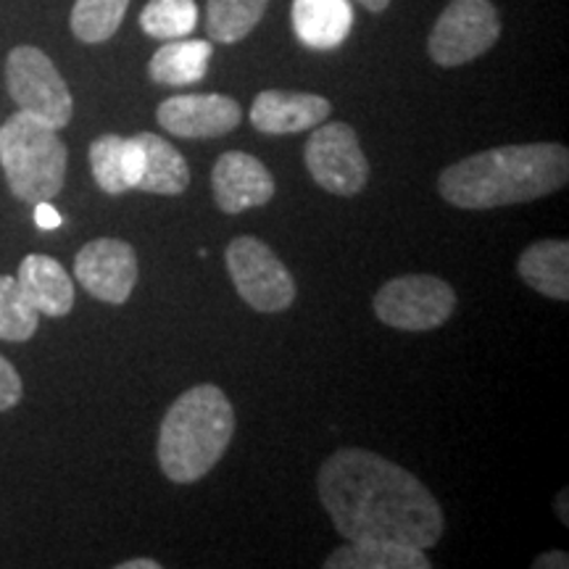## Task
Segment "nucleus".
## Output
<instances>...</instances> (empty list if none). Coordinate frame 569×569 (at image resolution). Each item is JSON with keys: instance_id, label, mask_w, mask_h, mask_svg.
Wrapping results in <instances>:
<instances>
[{"instance_id": "nucleus-1", "label": "nucleus", "mask_w": 569, "mask_h": 569, "mask_svg": "<svg viewBox=\"0 0 569 569\" xmlns=\"http://www.w3.org/2000/svg\"><path fill=\"white\" fill-rule=\"evenodd\" d=\"M319 501L346 540H396L432 549L443 509L417 475L367 448H340L317 478Z\"/></svg>"}, {"instance_id": "nucleus-2", "label": "nucleus", "mask_w": 569, "mask_h": 569, "mask_svg": "<svg viewBox=\"0 0 569 569\" xmlns=\"http://www.w3.org/2000/svg\"><path fill=\"white\" fill-rule=\"evenodd\" d=\"M569 180V151L559 142L503 146L467 156L438 177V193L457 209L486 211L530 203Z\"/></svg>"}, {"instance_id": "nucleus-3", "label": "nucleus", "mask_w": 569, "mask_h": 569, "mask_svg": "<svg viewBox=\"0 0 569 569\" xmlns=\"http://www.w3.org/2000/svg\"><path fill=\"white\" fill-rule=\"evenodd\" d=\"M234 436V409L222 388L203 382L177 398L159 427V465L177 486L198 482L219 465Z\"/></svg>"}, {"instance_id": "nucleus-4", "label": "nucleus", "mask_w": 569, "mask_h": 569, "mask_svg": "<svg viewBox=\"0 0 569 569\" xmlns=\"http://www.w3.org/2000/svg\"><path fill=\"white\" fill-rule=\"evenodd\" d=\"M69 151L59 130L27 111H17L0 127V167L19 201L40 203L61 193Z\"/></svg>"}, {"instance_id": "nucleus-5", "label": "nucleus", "mask_w": 569, "mask_h": 569, "mask_svg": "<svg viewBox=\"0 0 569 569\" xmlns=\"http://www.w3.org/2000/svg\"><path fill=\"white\" fill-rule=\"evenodd\" d=\"M6 84L9 96L19 111H27L40 122L51 124L53 130H63L71 122V101L69 84L40 48L17 46L6 59Z\"/></svg>"}, {"instance_id": "nucleus-6", "label": "nucleus", "mask_w": 569, "mask_h": 569, "mask_svg": "<svg viewBox=\"0 0 569 569\" xmlns=\"http://www.w3.org/2000/svg\"><path fill=\"white\" fill-rule=\"evenodd\" d=\"M227 272L234 290L256 311L277 315L296 301V280L264 240L240 234L227 246Z\"/></svg>"}, {"instance_id": "nucleus-7", "label": "nucleus", "mask_w": 569, "mask_h": 569, "mask_svg": "<svg viewBox=\"0 0 569 569\" xmlns=\"http://www.w3.org/2000/svg\"><path fill=\"white\" fill-rule=\"evenodd\" d=\"M457 309V293L432 274L393 277L377 290L375 315L393 330L425 332L446 325Z\"/></svg>"}, {"instance_id": "nucleus-8", "label": "nucleus", "mask_w": 569, "mask_h": 569, "mask_svg": "<svg viewBox=\"0 0 569 569\" xmlns=\"http://www.w3.org/2000/svg\"><path fill=\"white\" fill-rule=\"evenodd\" d=\"M501 38V21L490 0H451L430 32L427 51L438 67L453 69L486 56Z\"/></svg>"}, {"instance_id": "nucleus-9", "label": "nucleus", "mask_w": 569, "mask_h": 569, "mask_svg": "<svg viewBox=\"0 0 569 569\" xmlns=\"http://www.w3.org/2000/svg\"><path fill=\"white\" fill-rule=\"evenodd\" d=\"M303 159L309 174L327 193L351 198L365 190L369 161L361 151L359 134L346 122H322L306 140Z\"/></svg>"}, {"instance_id": "nucleus-10", "label": "nucleus", "mask_w": 569, "mask_h": 569, "mask_svg": "<svg viewBox=\"0 0 569 569\" xmlns=\"http://www.w3.org/2000/svg\"><path fill=\"white\" fill-rule=\"evenodd\" d=\"M138 256L134 248L117 238H98L77 253L74 277L98 301L122 306L138 284Z\"/></svg>"}, {"instance_id": "nucleus-11", "label": "nucleus", "mask_w": 569, "mask_h": 569, "mask_svg": "<svg viewBox=\"0 0 569 569\" xmlns=\"http://www.w3.org/2000/svg\"><path fill=\"white\" fill-rule=\"evenodd\" d=\"M159 124L174 138L209 140L232 132L243 119L240 103L222 92H193V96L167 98L156 109Z\"/></svg>"}, {"instance_id": "nucleus-12", "label": "nucleus", "mask_w": 569, "mask_h": 569, "mask_svg": "<svg viewBox=\"0 0 569 569\" xmlns=\"http://www.w3.org/2000/svg\"><path fill=\"white\" fill-rule=\"evenodd\" d=\"M213 201L224 213H243L274 198V177L256 156L227 151L211 172Z\"/></svg>"}, {"instance_id": "nucleus-13", "label": "nucleus", "mask_w": 569, "mask_h": 569, "mask_svg": "<svg viewBox=\"0 0 569 569\" xmlns=\"http://www.w3.org/2000/svg\"><path fill=\"white\" fill-rule=\"evenodd\" d=\"M330 111V101L315 92L264 90L256 96L248 119L261 134H296L327 122Z\"/></svg>"}, {"instance_id": "nucleus-14", "label": "nucleus", "mask_w": 569, "mask_h": 569, "mask_svg": "<svg viewBox=\"0 0 569 569\" xmlns=\"http://www.w3.org/2000/svg\"><path fill=\"white\" fill-rule=\"evenodd\" d=\"M290 19L306 48L336 51L351 34L353 6L348 0H293Z\"/></svg>"}, {"instance_id": "nucleus-15", "label": "nucleus", "mask_w": 569, "mask_h": 569, "mask_svg": "<svg viewBox=\"0 0 569 569\" xmlns=\"http://www.w3.org/2000/svg\"><path fill=\"white\" fill-rule=\"evenodd\" d=\"M17 282L40 315L67 317L74 306V282L53 256H27L19 264Z\"/></svg>"}, {"instance_id": "nucleus-16", "label": "nucleus", "mask_w": 569, "mask_h": 569, "mask_svg": "<svg viewBox=\"0 0 569 569\" xmlns=\"http://www.w3.org/2000/svg\"><path fill=\"white\" fill-rule=\"evenodd\" d=\"M134 140L140 146V180L134 188L153 196H182L190 184L184 156L153 132H138Z\"/></svg>"}, {"instance_id": "nucleus-17", "label": "nucleus", "mask_w": 569, "mask_h": 569, "mask_svg": "<svg viewBox=\"0 0 569 569\" xmlns=\"http://www.w3.org/2000/svg\"><path fill=\"white\" fill-rule=\"evenodd\" d=\"M327 569H430L425 549L396 540H348L325 559Z\"/></svg>"}, {"instance_id": "nucleus-18", "label": "nucleus", "mask_w": 569, "mask_h": 569, "mask_svg": "<svg viewBox=\"0 0 569 569\" xmlns=\"http://www.w3.org/2000/svg\"><path fill=\"white\" fill-rule=\"evenodd\" d=\"M517 272L538 293L553 301H569V243L567 240H540L522 251Z\"/></svg>"}, {"instance_id": "nucleus-19", "label": "nucleus", "mask_w": 569, "mask_h": 569, "mask_svg": "<svg viewBox=\"0 0 569 569\" xmlns=\"http://www.w3.org/2000/svg\"><path fill=\"white\" fill-rule=\"evenodd\" d=\"M211 56L213 46L209 40H167V46H161L148 63V74L167 88H184L203 80Z\"/></svg>"}, {"instance_id": "nucleus-20", "label": "nucleus", "mask_w": 569, "mask_h": 569, "mask_svg": "<svg viewBox=\"0 0 569 569\" xmlns=\"http://www.w3.org/2000/svg\"><path fill=\"white\" fill-rule=\"evenodd\" d=\"M269 0H209L206 3V30L213 42H240L256 30L264 17Z\"/></svg>"}, {"instance_id": "nucleus-21", "label": "nucleus", "mask_w": 569, "mask_h": 569, "mask_svg": "<svg viewBox=\"0 0 569 569\" xmlns=\"http://www.w3.org/2000/svg\"><path fill=\"white\" fill-rule=\"evenodd\" d=\"M127 6L130 0H77L71 9V32L77 40L90 42H106L113 32L122 27Z\"/></svg>"}, {"instance_id": "nucleus-22", "label": "nucleus", "mask_w": 569, "mask_h": 569, "mask_svg": "<svg viewBox=\"0 0 569 569\" xmlns=\"http://www.w3.org/2000/svg\"><path fill=\"white\" fill-rule=\"evenodd\" d=\"M198 24L196 0H151L140 13V27L153 40L188 38Z\"/></svg>"}, {"instance_id": "nucleus-23", "label": "nucleus", "mask_w": 569, "mask_h": 569, "mask_svg": "<svg viewBox=\"0 0 569 569\" xmlns=\"http://www.w3.org/2000/svg\"><path fill=\"white\" fill-rule=\"evenodd\" d=\"M40 327V311L30 303L19 282L0 274V340L24 343Z\"/></svg>"}, {"instance_id": "nucleus-24", "label": "nucleus", "mask_w": 569, "mask_h": 569, "mask_svg": "<svg viewBox=\"0 0 569 569\" xmlns=\"http://www.w3.org/2000/svg\"><path fill=\"white\" fill-rule=\"evenodd\" d=\"M90 169L98 188L109 196L127 193L124 180V138L119 134H101L90 146Z\"/></svg>"}, {"instance_id": "nucleus-25", "label": "nucleus", "mask_w": 569, "mask_h": 569, "mask_svg": "<svg viewBox=\"0 0 569 569\" xmlns=\"http://www.w3.org/2000/svg\"><path fill=\"white\" fill-rule=\"evenodd\" d=\"M24 396V386H21V377L6 356H0V411H9L17 407Z\"/></svg>"}, {"instance_id": "nucleus-26", "label": "nucleus", "mask_w": 569, "mask_h": 569, "mask_svg": "<svg viewBox=\"0 0 569 569\" xmlns=\"http://www.w3.org/2000/svg\"><path fill=\"white\" fill-rule=\"evenodd\" d=\"M124 180L130 190L140 180V146L134 138H124Z\"/></svg>"}, {"instance_id": "nucleus-27", "label": "nucleus", "mask_w": 569, "mask_h": 569, "mask_svg": "<svg viewBox=\"0 0 569 569\" xmlns=\"http://www.w3.org/2000/svg\"><path fill=\"white\" fill-rule=\"evenodd\" d=\"M34 222L40 230H56V227H61V213L48 201H40L34 203Z\"/></svg>"}, {"instance_id": "nucleus-28", "label": "nucleus", "mask_w": 569, "mask_h": 569, "mask_svg": "<svg viewBox=\"0 0 569 569\" xmlns=\"http://www.w3.org/2000/svg\"><path fill=\"white\" fill-rule=\"evenodd\" d=\"M536 569H567L569 567V557L565 551H546L532 561Z\"/></svg>"}, {"instance_id": "nucleus-29", "label": "nucleus", "mask_w": 569, "mask_h": 569, "mask_svg": "<svg viewBox=\"0 0 569 569\" xmlns=\"http://www.w3.org/2000/svg\"><path fill=\"white\" fill-rule=\"evenodd\" d=\"M119 569H161V561H156V559H130V561H122Z\"/></svg>"}, {"instance_id": "nucleus-30", "label": "nucleus", "mask_w": 569, "mask_h": 569, "mask_svg": "<svg viewBox=\"0 0 569 569\" xmlns=\"http://www.w3.org/2000/svg\"><path fill=\"white\" fill-rule=\"evenodd\" d=\"M361 6H365L367 11H372V13H380V11H386L388 6H390V0H359Z\"/></svg>"}, {"instance_id": "nucleus-31", "label": "nucleus", "mask_w": 569, "mask_h": 569, "mask_svg": "<svg viewBox=\"0 0 569 569\" xmlns=\"http://www.w3.org/2000/svg\"><path fill=\"white\" fill-rule=\"evenodd\" d=\"M559 501H561V522L569 525V517H567V490H561Z\"/></svg>"}]
</instances>
